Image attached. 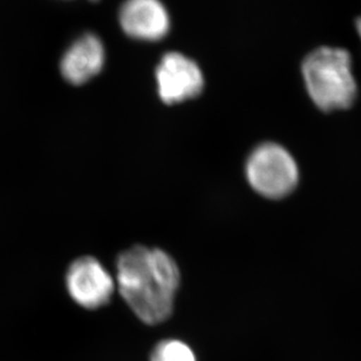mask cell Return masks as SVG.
<instances>
[{"label": "cell", "instance_id": "obj_6", "mask_svg": "<svg viewBox=\"0 0 361 361\" xmlns=\"http://www.w3.org/2000/svg\"><path fill=\"white\" fill-rule=\"evenodd\" d=\"M120 24L129 37L155 42L169 32L171 19L160 0H127L120 10Z\"/></svg>", "mask_w": 361, "mask_h": 361}, {"label": "cell", "instance_id": "obj_1", "mask_svg": "<svg viewBox=\"0 0 361 361\" xmlns=\"http://www.w3.org/2000/svg\"><path fill=\"white\" fill-rule=\"evenodd\" d=\"M180 281L174 258L157 247H129L116 261L120 295L136 317L149 325L171 316Z\"/></svg>", "mask_w": 361, "mask_h": 361}, {"label": "cell", "instance_id": "obj_8", "mask_svg": "<svg viewBox=\"0 0 361 361\" xmlns=\"http://www.w3.org/2000/svg\"><path fill=\"white\" fill-rule=\"evenodd\" d=\"M150 361H196L194 352L183 341H161L154 348Z\"/></svg>", "mask_w": 361, "mask_h": 361}, {"label": "cell", "instance_id": "obj_10", "mask_svg": "<svg viewBox=\"0 0 361 361\" xmlns=\"http://www.w3.org/2000/svg\"><path fill=\"white\" fill-rule=\"evenodd\" d=\"M93 1H97V0H93Z\"/></svg>", "mask_w": 361, "mask_h": 361}, {"label": "cell", "instance_id": "obj_3", "mask_svg": "<svg viewBox=\"0 0 361 361\" xmlns=\"http://www.w3.org/2000/svg\"><path fill=\"white\" fill-rule=\"evenodd\" d=\"M245 175L251 188L270 200L286 197L299 182L297 162L278 143H262L256 147L247 157Z\"/></svg>", "mask_w": 361, "mask_h": 361}, {"label": "cell", "instance_id": "obj_7", "mask_svg": "<svg viewBox=\"0 0 361 361\" xmlns=\"http://www.w3.org/2000/svg\"><path fill=\"white\" fill-rule=\"evenodd\" d=\"M104 63V49L100 39L97 35H86L67 49L60 70L65 80L72 85H82L95 77Z\"/></svg>", "mask_w": 361, "mask_h": 361}, {"label": "cell", "instance_id": "obj_9", "mask_svg": "<svg viewBox=\"0 0 361 361\" xmlns=\"http://www.w3.org/2000/svg\"><path fill=\"white\" fill-rule=\"evenodd\" d=\"M355 26H357V31H358L359 37L361 39V17L358 18V20L355 23Z\"/></svg>", "mask_w": 361, "mask_h": 361}, {"label": "cell", "instance_id": "obj_4", "mask_svg": "<svg viewBox=\"0 0 361 361\" xmlns=\"http://www.w3.org/2000/svg\"><path fill=\"white\" fill-rule=\"evenodd\" d=\"M66 288L74 302L85 309H99L113 295L115 281L97 258H78L66 274Z\"/></svg>", "mask_w": 361, "mask_h": 361}, {"label": "cell", "instance_id": "obj_2", "mask_svg": "<svg viewBox=\"0 0 361 361\" xmlns=\"http://www.w3.org/2000/svg\"><path fill=\"white\" fill-rule=\"evenodd\" d=\"M351 63L346 49L329 46L314 49L302 61L306 90L322 111L348 109L355 104L358 86Z\"/></svg>", "mask_w": 361, "mask_h": 361}, {"label": "cell", "instance_id": "obj_5", "mask_svg": "<svg viewBox=\"0 0 361 361\" xmlns=\"http://www.w3.org/2000/svg\"><path fill=\"white\" fill-rule=\"evenodd\" d=\"M157 90L164 104H174L197 97L204 80L197 63L178 52L168 53L157 68Z\"/></svg>", "mask_w": 361, "mask_h": 361}]
</instances>
